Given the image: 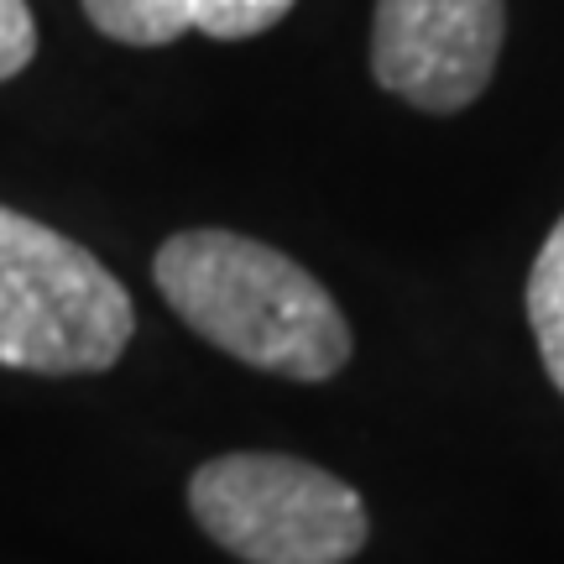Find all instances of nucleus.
<instances>
[{
  "mask_svg": "<svg viewBox=\"0 0 564 564\" xmlns=\"http://www.w3.org/2000/svg\"><path fill=\"white\" fill-rule=\"evenodd\" d=\"M194 523L246 564H350L371 539L356 486L299 455L236 449L188 481Z\"/></svg>",
  "mask_w": 564,
  "mask_h": 564,
  "instance_id": "obj_3",
  "label": "nucleus"
},
{
  "mask_svg": "<svg viewBox=\"0 0 564 564\" xmlns=\"http://www.w3.org/2000/svg\"><path fill=\"white\" fill-rule=\"evenodd\" d=\"M199 0H84L89 26L126 47H167L194 32Z\"/></svg>",
  "mask_w": 564,
  "mask_h": 564,
  "instance_id": "obj_6",
  "label": "nucleus"
},
{
  "mask_svg": "<svg viewBox=\"0 0 564 564\" xmlns=\"http://www.w3.org/2000/svg\"><path fill=\"white\" fill-rule=\"evenodd\" d=\"M507 37V0H377L371 74L423 116H455L486 95Z\"/></svg>",
  "mask_w": 564,
  "mask_h": 564,
  "instance_id": "obj_4",
  "label": "nucleus"
},
{
  "mask_svg": "<svg viewBox=\"0 0 564 564\" xmlns=\"http://www.w3.org/2000/svg\"><path fill=\"white\" fill-rule=\"evenodd\" d=\"M137 308L89 246L0 204V366L95 377L126 356Z\"/></svg>",
  "mask_w": 564,
  "mask_h": 564,
  "instance_id": "obj_2",
  "label": "nucleus"
},
{
  "mask_svg": "<svg viewBox=\"0 0 564 564\" xmlns=\"http://www.w3.org/2000/svg\"><path fill=\"white\" fill-rule=\"evenodd\" d=\"M37 58V17L26 0H0V84Z\"/></svg>",
  "mask_w": 564,
  "mask_h": 564,
  "instance_id": "obj_8",
  "label": "nucleus"
},
{
  "mask_svg": "<svg viewBox=\"0 0 564 564\" xmlns=\"http://www.w3.org/2000/svg\"><path fill=\"white\" fill-rule=\"evenodd\" d=\"M158 293L199 340L251 371L329 382L350 361V319L308 267L241 230H178L152 262Z\"/></svg>",
  "mask_w": 564,
  "mask_h": 564,
  "instance_id": "obj_1",
  "label": "nucleus"
},
{
  "mask_svg": "<svg viewBox=\"0 0 564 564\" xmlns=\"http://www.w3.org/2000/svg\"><path fill=\"white\" fill-rule=\"evenodd\" d=\"M523 303H528V324H533V340H539L549 382L560 387V398H564V215L554 220L549 241L533 257Z\"/></svg>",
  "mask_w": 564,
  "mask_h": 564,
  "instance_id": "obj_5",
  "label": "nucleus"
},
{
  "mask_svg": "<svg viewBox=\"0 0 564 564\" xmlns=\"http://www.w3.org/2000/svg\"><path fill=\"white\" fill-rule=\"evenodd\" d=\"M299 0H199L194 6V32L215 42H246L272 32Z\"/></svg>",
  "mask_w": 564,
  "mask_h": 564,
  "instance_id": "obj_7",
  "label": "nucleus"
}]
</instances>
